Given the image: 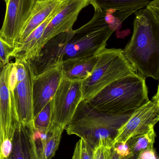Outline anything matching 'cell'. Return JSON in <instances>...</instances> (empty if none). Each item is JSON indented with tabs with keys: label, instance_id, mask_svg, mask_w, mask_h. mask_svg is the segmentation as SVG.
<instances>
[{
	"label": "cell",
	"instance_id": "17",
	"mask_svg": "<svg viewBox=\"0 0 159 159\" xmlns=\"http://www.w3.org/2000/svg\"><path fill=\"white\" fill-rule=\"evenodd\" d=\"M63 1L43 23L35 29L17 47L15 48V49L11 54V58L13 57L15 58L16 59L21 60L33 48L37 41L41 38L48 24L60 9Z\"/></svg>",
	"mask_w": 159,
	"mask_h": 159
},
{
	"label": "cell",
	"instance_id": "23",
	"mask_svg": "<svg viewBox=\"0 0 159 159\" xmlns=\"http://www.w3.org/2000/svg\"><path fill=\"white\" fill-rule=\"evenodd\" d=\"M16 71V78L17 82L23 81L26 78L27 75L26 61L20 60L16 59L14 62Z\"/></svg>",
	"mask_w": 159,
	"mask_h": 159
},
{
	"label": "cell",
	"instance_id": "14",
	"mask_svg": "<svg viewBox=\"0 0 159 159\" xmlns=\"http://www.w3.org/2000/svg\"><path fill=\"white\" fill-rule=\"evenodd\" d=\"M34 131L33 128L21 125L15 132L11 153L6 159H38Z\"/></svg>",
	"mask_w": 159,
	"mask_h": 159
},
{
	"label": "cell",
	"instance_id": "8",
	"mask_svg": "<svg viewBox=\"0 0 159 159\" xmlns=\"http://www.w3.org/2000/svg\"><path fill=\"white\" fill-rule=\"evenodd\" d=\"M81 100V81H72L63 77L51 100V121L48 134L57 130H64Z\"/></svg>",
	"mask_w": 159,
	"mask_h": 159
},
{
	"label": "cell",
	"instance_id": "29",
	"mask_svg": "<svg viewBox=\"0 0 159 159\" xmlns=\"http://www.w3.org/2000/svg\"><path fill=\"white\" fill-rule=\"evenodd\" d=\"M4 1L5 2H6V3L7 2V0H4Z\"/></svg>",
	"mask_w": 159,
	"mask_h": 159
},
{
	"label": "cell",
	"instance_id": "11",
	"mask_svg": "<svg viewBox=\"0 0 159 159\" xmlns=\"http://www.w3.org/2000/svg\"><path fill=\"white\" fill-rule=\"evenodd\" d=\"M63 77L62 63L35 74L33 82L34 118L51 101Z\"/></svg>",
	"mask_w": 159,
	"mask_h": 159
},
{
	"label": "cell",
	"instance_id": "5",
	"mask_svg": "<svg viewBox=\"0 0 159 159\" xmlns=\"http://www.w3.org/2000/svg\"><path fill=\"white\" fill-rule=\"evenodd\" d=\"M14 62L4 64L0 61V159L11 153L12 141L21 126L16 106L14 90L16 85Z\"/></svg>",
	"mask_w": 159,
	"mask_h": 159
},
{
	"label": "cell",
	"instance_id": "6",
	"mask_svg": "<svg viewBox=\"0 0 159 159\" xmlns=\"http://www.w3.org/2000/svg\"><path fill=\"white\" fill-rule=\"evenodd\" d=\"M97 57L92 72L81 81L82 100L84 101L115 80L137 73L125 57L122 49L105 48Z\"/></svg>",
	"mask_w": 159,
	"mask_h": 159
},
{
	"label": "cell",
	"instance_id": "15",
	"mask_svg": "<svg viewBox=\"0 0 159 159\" xmlns=\"http://www.w3.org/2000/svg\"><path fill=\"white\" fill-rule=\"evenodd\" d=\"M63 1V0L37 1L21 31L17 46L35 29L43 23Z\"/></svg>",
	"mask_w": 159,
	"mask_h": 159
},
{
	"label": "cell",
	"instance_id": "13",
	"mask_svg": "<svg viewBox=\"0 0 159 159\" xmlns=\"http://www.w3.org/2000/svg\"><path fill=\"white\" fill-rule=\"evenodd\" d=\"M95 11L115 15L122 22L129 16L146 7L154 0H89Z\"/></svg>",
	"mask_w": 159,
	"mask_h": 159
},
{
	"label": "cell",
	"instance_id": "12",
	"mask_svg": "<svg viewBox=\"0 0 159 159\" xmlns=\"http://www.w3.org/2000/svg\"><path fill=\"white\" fill-rule=\"evenodd\" d=\"M26 64L27 76L23 81L17 83L14 95L21 125L34 128L33 82L35 73L32 62L26 61Z\"/></svg>",
	"mask_w": 159,
	"mask_h": 159
},
{
	"label": "cell",
	"instance_id": "19",
	"mask_svg": "<svg viewBox=\"0 0 159 159\" xmlns=\"http://www.w3.org/2000/svg\"><path fill=\"white\" fill-rule=\"evenodd\" d=\"M157 137L155 128L147 132L130 138L128 141L131 153L133 155H138L143 150L153 148Z\"/></svg>",
	"mask_w": 159,
	"mask_h": 159
},
{
	"label": "cell",
	"instance_id": "20",
	"mask_svg": "<svg viewBox=\"0 0 159 159\" xmlns=\"http://www.w3.org/2000/svg\"><path fill=\"white\" fill-rule=\"evenodd\" d=\"M51 116V101L35 117L33 126L35 131L42 134H49Z\"/></svg>",
	"mask_w": 159,
	"mask_h": 159
},
{
	"label": "cell",
	"instance_id": "26",
	"mask_svg": "<svg viewBox=\"0 0 159 159\" xmlns=\"http://www.w3.org/2000/svg\"><path fill=\"white\" fill-rule=\"evenodd\" d=\"M137 159H158L154 148L145 149L140 152L137 156Z\"/></svg>",
	"mask_w": 159,
	"mask_h": 159
},
{
	"label": "cell",
	"instance_id": "16",
	"mask_svg": "<svg viewBox=\"0 0 159 159\" xmlns=\"http://www.w3.org/2000/svg\"><path fill=\"white\" fill-rule=\"evenodd\" d=\"M97 56L67 61L62 63L63 77L72 81H82L92 72Z\"/></svg>",
	"mask_w": 159,
	"mask_h": 159
},
{
	"label": "cell",
	"instance_id": "3",
	"mask_svg": "<svg viewBox=\"0 0 159 159\" xmlns=\"http://www.w3.org/2000/svg\"><path fill=\"white\" fill-rule=\"evenodd\" d=\"M133 114L102 112L81 100L64 130L68 135L80 137L94 148L101 142L112 147L120 128Z\"/></svg>",
	"mask_w": 159,
	"mask_h": 159
},
{
	"label": "cell",
	"instance_id": "2",
	"mask_svg": "<svg viewBox=\"0 0 159 159\" xmlns=\"http://www.w3.org/2000/svg\"><path fill=\"white\" fill-rule=\"evenodd\" d=\"M133 32L123 54L137 73L159 79V15L146 7L134 13Z\"/></svg>",
	"mask_w": 159,
	"mask_h": 159
},
{
	"label": "cell",
	"instance_id": "31",
	"mask_svg": "<svg viewBox=\"0 0 159 159\" xmlns=\"http://www.w3.org/2000/svg\"></svg>",
	"mask_w": 159,
	"mask_h": 159
},
{
	"label": "cell",
	"instance_id": "27",
	"mask_svg": "<svg viewBox=\"0 0 159 159\" xmlns=\"http://www.w3.org/2000/svg\"><path fill=\"white\" fill-rule=\"evenodd\" d=\"M107 159H120L119 156L115 152L113 147H110L108 149Z\"/></svg>",
	"mask_w": 159,
	"mask_h": 159
},
{
	"label": "cell",
	"instance_id": "4",
	"mask_svg": "<svg viewBox=\"0 0 159 159\" xmlns=\"http://www.w3.org/2000/svg\"><path fill=\"white\" fill-rule=\"evenodd\" d=\"M149 101L146 79L137 73L115 80L85 102L99 111L125 114L133 113Z\"/></svg>",
	"mask_w": 159,
	"mask_h": 159
},
{
	"label": "cell",
	"instance_id": "10",
	"mask_svg": "<svg viewBox=\"0 0 159 159\" xmlns=\"http://www.w3.org/2000/svg\"><path fill=\"white\" fill-rule=\"evenodd\" d=\"M37 0H7L6 12L0 30L1 38L16 48L21 31Z\"/></svg>",
	"mask_w": 159,
	"mask_h": 159
},
{
	"label": "cell",
	"instance_id": "24",
	"mask_svg": "<svg viewBox=\"0 0 159 159\" xmlns=\"http://www.w3.org/2000/svg\"><path fill=\"white\" fill-rule=\"evenodd\" d=\"M113 148L115 152L119 156L120 159L127 158L132 155L127 142L117 143Z\"/></svg>",
	"mask_w": 159,
	"mask_h": 159
},
{
	"label": "cell",
	"instance_id": "21",
	"mask_svg": "<svg viewBox=\"0 0 159 159\" xmlns=\"http://www.w3.org/2000/svg\"><path fill=\"white\" fill-rule=\"evenodd\" d=\"M94 148L83 139L76 144L72 159H93Z\"/></svg>",
	"mask_w": 159,
	"mask_h": 159
},
{
	"label": "cell",
	"instance_id": "22",
	"mask_svg": "<svg viewBox=\"0 0 159 159\" xmlns=\"http://www.w3.org/2000/svg\"><path fill=\"white\" fill-rule=\"evenodd\" d=\"M14 49L15 48L4 42L0 35V61L5 65L9 63L11 54Z\"/></svg>",
	"mask_w": 159,
	"mask_h": 159
},
{
	"label": "cell",
	"instance_id": "28",
	"mask_svg": "<svg viewBox=\"0 0 159 159\" xmlns=\"http://www.w3.org/2000/svg\"><path fill=\"white\" fill-rule=\"evenodd\" d=\"M137 156L138 155H131L130 157H129L126 159H137Z\"/></svg>",
	"mask_w": 159,
	"mask_h": 159
},
{
	"label": "cell",
	"instance_id": "9",
	"mask_svg": "<svg viewBox=\"0 0 159 159\" xmlns=\"http://www.w3.org/2000/svg\"><path fill=\"white\" fill-rule=\"evenodd\" d=\"M159 120V86L157 93L146 104L133 112L120 128L112 144L127 142L132 137L147 132L155 128Z\"/></svg>",
	"mask_w": 159,
	"mask_h": 159
},
{
	"label": "cell",
	"instance_id": "25",
	"mask_svg": "<svg viewBox=\"0 0 159 159\" xmlns=\"http://www.w3.org/2000/svg\"><path fill=\"white\" fill-rule=\"evenodd\" d=\"M109 148L104 145L102 142H100L98 145L94 148L93 159H107Z\"/></svg>",
	"mask_w": 159,
	"mask_h": 159
},
{
	"label": "cell",
	"instance_id": "30",
	"mask_svg": "<svg viewBox=\"0 0 159 159\" xmlns=\"http://www.w3.org/2000/svg\"><path fill=\"white\" fill-rule=\"evenodd\" d=\"M44 1V0H37V1Z\"/></svg>",
	"mask_w": 159,
	"mask_h": 159
},
{
	"label": "cell",
	"instance_id": "7",
	"mask_svg": "<svg viewBox=\"0 0 159 159\" xmlns=\"http://www.w3.org/2000/svg\"><path fill=\"white\" fill-rule=\"evenodd\" d=\"M90 4L89 0H64L60 9L48 24L41 38L21 60L32 62L37 60L44 46L51 39L73 30L79 13Z\"/></svg>",
	"mask_w": 159,
	"mask_h": 159
},
{
	"label": "cell",
	"instance_id": "1",
	"mask_svg": "<svg viewBox=\"0 0 159 159\" xmlns=\"http://www.w3.org/2000/svg\"><path fill=\"white\" fill-rule=\"evenodd\" d=\"M109 14L95 11L87 23L77 30L62 33L44 46L37 61L45 69L59 63L75 59L97 56L106 47L107 40L115 30L111 26Z\"/></svg>",
	"mask_w": 159,
	"mask_h": 159
},
{
	"label": "cell",
	"instance_id": "18",
	"mask_svg": "<svg viewBox=\"0 0 159 159\" xmlns=\"http://www.w3.org/2000/svg\"><path fill=\"white\" fill-rule=\"evenodd\" d=\"M63 130L58 129L49 133L44 140H35L38 159H51L58 148Z\"/></svg>",
	"mask_w": 159,
	"mask_h": 159
}]
</instances>
